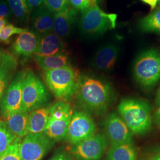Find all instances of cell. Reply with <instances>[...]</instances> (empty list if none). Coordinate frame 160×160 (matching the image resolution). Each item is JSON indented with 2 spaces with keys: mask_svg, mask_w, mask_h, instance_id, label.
Listing matches in <instances>:
<instances>
[{
  "mask_svg": "<svg viewBox=\"0 0 160 160\" xmlns=\"http://www.w3.org/2000/svg\"><path fill=\"white\" fill-rule=\"evenodd\" d=\"M78 104L84 111L97 116L105 114L114 98L112 87L108 82L92 77H81L76 94Z\"/></svg>",
  "mask_w": 160,
  "mask_h": 160,
  "instance_id": "6da1fadb",
  "label": "cell"
},
{
  "mask_svg": "<svg viewBox=\"0 0 160 160\" xmlns=\"http://www.w3.org/2000/svg\"><path fill=\"white\" fill-rule=\"evenodd\" d=\"M118 110L132 134L142 136L151 129V107L147 102L134 98H123L118 106Z\"/></svg>",
  "mask_w": 160,
  "mask_h": 160,
  "instance_id": "7a4b0ae2",
  "label": "cell"
},
{
  "mask_svg": "<svg viewBox=\"0 0 160 160\" xmlns=\"http://www.w3.org/2000/svg\"><path fill=\"white\" fill-rule=\"evenodd\" d=\"M46 86L58 100L69 102L76 96L81 76L78 69L70 67L44 71Z\"/></svg>",
  "mask_w": 160,
  "mask_h": 160,
  "instance_id": "3957f363",
  "label": "cell"
},
{
  "mask_svg": "<svg viewBox=\"0 0 160 160\" xmlns=\"http://www.w3.org/2000/svg\"><path fill=\"white\" fill-rule=\"evenodd\" d=\"M133 75L142 87H154L160 80V50L152 48L141 52L134 61Z\"/></svg>",
  "mask_w": 160,
  "mask_h": 160,
  "instance_id": "277c9868",
  "label": "cell"
},
{
  "mask_svg": "<svg viewBox=\"0 0 160 160\" xmlns=\"http://www.w3.org/2000/svg\"><path fill=\"white\" fill-rule=\"evenodd\" d=\"M118 15L104 12L97 3L81 12L79 23L80 32L87 36H98L114 29Z\"/></svg>",
  "mask_w": 160,
  "mask_h": 160,
  "instance_id": "5b68a950",
  "label": "cell"
},
{
  "mask_svg": "<svg viewBox=\"0 0 160 160\" xmlns=\"http://www.w3.org/2000/svg\"><path fill=\"white\" fill-rule=\"evenodd\" d=\"M51 100L47 87L32 69H26L22 94L23 111L30 113L36 109L46 107Z\"/></svg>",
  "mask_w": 160,
  "mask_h": 160,
  "instance_id": "8992f818",
  "label": "cell"
},
{
  "mask_svg": "<svg viewBox=\"0 0 160 160\" xmlns=\"http://www.w3.org/2000/svg\"><path fill=\"white\" fill-rule=\"evenodd\" d=\"M73 112L69 102L58 101L51 105L49 120L44 133L55 142L65 139Z\"/></svg>",
  "mask_w": 160,
  "mask_h": 160,
  "instance_id": "52a82bcc",
  "label": "cell"
},
{
  "mask_svg": "<svg viewBox=\"0 0 160 160\" xmlns=\"http://www.w3.org/2000/svg\"><path fill=\"white\" fill-rule=\"evenodd\" d=\"M44 132L29 133L21 141L18 152L21 160H42L55 145Z\"/></svg>",
  "mask_w": 160,
  "mask_h": 160,
  "instance_id": "ba28073f",
  "label": "cell"
},
{
  "mask_svg": "<svg viewBox=\"0 0 160 160\" xmlns=\"http://www.w3.org/2000/svg\"><path fill=\"white\" fill-rule=\"evenodd\" d=\"M96 125L92 116L85 111H74L69 123L66 139L72 145L94 135Z\"/></svg>",
  "mask_w": 160,
  "mask_h": 160,
  "instance_id": "9c48e42d",
  "label": "cell"
},
{
  "mask_svg": "<svg viewBox=\"0 0 160 160\" xmlns=\"http://www.w3.org/2000/svg\"><path fill=\"white\" fill-rule=\"evenodd\" d=\"M26 69L14 75L0 102V112L3 118L23 110L22 94Z\"/></svg>",
  "mask_w": 160,
  "mask_h": 160,
  "instance_id": "30bf717a",
  "label": "cell"
},
{
  "mask_svg": "<svg viewBox=\"0 0 160 160\" xmlns=\"http://www.w3.org/2000/svg\"><path fill=\"white\" fill-rule=\"evenodd\" d=\"M107 145L106 136L97 133L72 145L70 152L77 160H101Z\"/></svg>",
  "mask_w": 160,
  "mask_h": 160,
  "instance_id": "8fae6325",
  "label": "cell"
},
{
  "mask_svg": "<svg viewBox=\"0 0 160 160\" xmlns=\"http://www.w3.org/2000/svg\"><path fill=\"white\" fill-rule=\"evenodd\" d=\"M104 130L111 146L133 143V134L120 116L111 113L105 119Z\"/></svg>",
  "mask_w": 160,
  "mask_h": 160,
  "instance_id": "7c38bea8",
  "label": "cell"
},
{
  "mask_svg": "<svg viewBox=\"0 0 160 160\" xmlns=\"http://www.w3.org/2000/svg\"><path fill=\"white\" fill-rule=\"evenodd\" d=\"M120 47L115 43H108L102 46L95 53L92 63L94 68L109 72L114 69L120 57Z\"/></svg>",
  "mask_w": 160,
  "mask_h": 160,
  "instance_id": "4fadbf2b",
  "label": "cell"
},
{
  "mask_svg": "<svg viewBox=\"0 0 160 160\" xmlns=\"http://www.w3.org/2000/svg\"><path fill=\"white\" fill-rule=\"evenodd\" d=\"M18 65L16 56L8 52L0 53V102L14 78Z\"/></svg>",
  "mask_w": 160,
  "mask_h": 160,
  "instance_id": "5bb4252c",
  "label": "cell"
},
{
  "mask_svg": "<svg viewBox=\"0 0 160 160\" xmlns=\"http://www.w3.org/2000/svg\"><path fill=\"white\" fill-rule=\"evenodd\" d=\"M40 36L34 31L28 30L18 34L12 45V54L24 57L33 56L38 48Z\"/></svg>",
  "mask_w": 160,
  "mask_h": 160,
  "instance_id": "9a60e30c",
  "label": "cell"
},
{
  "mask_svg": "<svg viewBox=\"0 0 160 160\" xmlns=\"http://www.w3.org/2000/svg\"><path fill=\"white\" fill-rule=\"evenodd\" d=\"M77 16V11L70 6L63 11L54 14L53 26L54 33L61 39L67 38L71 33Z\"/></svg>",
  "mask_w": 160,
  "mask_h": 160,
  "instance_id": "2e32d148",
  "label": "cell"
},
{
  "mask_svg": "<svg viewBox=\"0 0 160 160\" xmlns=\"http://www.w3.org/2000/svg\"><path fill=\"white\" fill-rule=\"evenodd\" d=\"M65 45L62 39L50 32L40 36L39 44L33 55L48 57L63 53Z\"/></svg>",
  "mask_w": 160,
  "mask_h": 160,
  "instance_id": "e0dca14e",
  "label": "cell"
},
{
  "mask_svg": "<svg viewBox=\"0 0 160 160\" xmlns=\"http://www.w3.org/2000/svg\"><path fill=\"white\" fill-rule=\"evenodd\" d=\"M31 13V22L36 33L42 36L52 32L53 26V13L43 4L34 8Z\"/></svg>",
  "mask_w": 160,
  "mask_h": 160,
  "instance_id": "ac0fdd59",
  "label": "cell"
},
{
  "mask_svg": "<svg viewBox=\"0 0 160 160\" xmlns=\"http://www.w3.org/2000/svg\"><path fill=\"white\" fill-rule=\"evenodd\" d=\"M4 119L10 130L16 137L21 139L29 133L28 112L19 111L6 116Z\"/></svg>",
  "mask_w": 160,
  "mask_h": 160,
  "instance_id": "d6986e66",
  "label": "cell"
},
{
  "mask_svg": "<svg viewBox=\"0 0 160 160\" xmlns=\"http://www.w3.org/2000/svg\"><path fill=\"white\" fill-rule=\"evenodd\" d=\"M50 107L51 106L43 107L29 113V133L44 132L49 120Z\"/></svg>",
  "mask_w": 160,
  "mask_h": 160,
  "instance_id": "ffe728a7",
  "label": "cell"
},
{
  "mask_svg": "<svg viewBox=\"0 0 160 160\" xmlns=\"http://www.w3.org/2000/svg\"><path fill=\"white\" fill-rule=\"evenodd\" d=\"M33 58L40 68L44 71L71 66L68 55L64 52L48 57H39L33 55Z\"/></svg>",
  "mask_w": 160,
  "mask_h": 160,
  "instance_id": "44dd1931",
  "label": "cell"
},
{
  "mask_svg": "<svg viewBox=\"0 0 160 160\" xmlns=\"http://www.w3.org/2000/svg\"><path fill=\"white\" fill-rule=\"evenodd\" d=\"M137 151L133 143L113 145L109 149L106 160H136Z\"/></svg>",
  "mask_w": 160,
  "mask_h": 160,
  "instance_id": "7402d4cb",
  "label": "cell"
},
{
  "mask_svg": "<svg viewBox=\"0 0 160 160\" xmlns=\"http://www.w3.org/2000/svg\"><path fill=\"white\" fill-rule=\"evenodd\" d=\"M139 27L143 32L160 34V8L141 19Z\"/></svg>",
  "mask_w": 160,
  "mask_h": 160,
  "instance_id": "603a6c76",
  "label": "cell"
},
{
  "mask_svg": "<svg viewBox=\"0 0 160 160\" xmlns=\"http://www.w3.org/2000/svg\"><path fill=\"white\" fill-rule=\"evenodd\" d=\"M12 13L20 22H25L29 18L30 12L26 0H7Z\"/></svg>",
  "mask_w": 160,
  "mask_h": 160,
  "instance_id": "cb8c5ba5",
  "label": "cell"
},
{
  "mask_svg": "<svg viewBox=\"0 0 160 160\" xmlns=\"http://www.w3.org/2000/svg\"><path fill=\"white\" fill-rule=\"evenodd\" d=\"M16 138L10 130L5 121L0 120V158Z\"/></svg>",
  "mask_w": 160,
  "mask_h": 160,
  "instance_id": "d4e9b609",
  "label": "cell"
},
{
  "mask_svg": "<svg viewBox=\"0 0 160 160\" xmlns=\"http://www.w3.org/2000/svg\"><path fill=\"white\" fill-rule=\"evenodd\" d=\"M28 29H22L14 26L13 24L8 23L2 28L0 32V41L8 44L10 42V38L14 34H21Z\"/></svg>",
  "mask_w": 160,
  "mask_h": 160,
  "instance_id": "484cf974",
  "label": "cell"
},
{
  "mask_svg": "<svg viewBox=\"0 0 160 160\" xmlns=\"http://www.w3.org/2000/svg\"><path fill=\"white\" fill-rule=\"evenodd\" d=\"M21 141L20 138H16L8 147L4 154L1 157L0 160H21L18 152Z\"/></svg>",
  "mask_w": 160,
  "mask_h": 160,
  "instance_id": "4316f807",
  "label": "cell"
},
{
  "mask_svg": "<svg viewBox=\"0 0 160 160\" xmlns=\"http://www.w3.org/2000/svg\"><path fill=\"white\" fill-rule=\"evenodd\" d=\"M43 5L53 14L63 11L69 7L68 0H43Z\"/></svg>",
  "mask_w": 160,
  "mask_h": 160,
  "instance_id": "83f0119b",
  "label": "cell"
},
{
  "mask_svg": "<svg viewBox=\"0 0 160 160\" xmlns=\"http://www.w3.org/2000/svg\"><path fill=\"white\" fill-rule=\"evenodd\" d=\"M98 0H68L69 5L75 10L83 12L97 3Z\"/></svg>",
  "mask_w": 160,
  "mask_h": 160,
  "instance_id": "f1b7e54d",
  "label": "cell"
},
{
  "mask_svg": "<svg viewBox=\"0 0 160 160\" xmlns=\"http://www.w3.org/2000/svg\"><path fill=\"white\" fill-rule=\"evenodd\" d=\"M73 157L70 152L65 149H58L49 160H73Z\"/></svg>",
  "mask_w": 160,
  "mask_h": 160,
  "instance_id": "f546056e",
  "label": "cell"
},
{
  "mask_svg": "<svg viewBox=\"0 0 160 160\" xmlns=\"http://www.w3.org/2000/svg\"><path fill=\"white\" fill-rule=\"evenodd\" d=\"M12 14V12L6 1L0 4V18H8Z\"/></svg>",
  "mask_w": 160,
  "mask_h": 160,
  "instance_id": "4dcf8cb0",
  "label": "cell"
},
{
  "mask_svg": "<svg viewBox=\"0 0 160 160\" xmlns=\"http://www.w3.org/2000/svg\"><path fill=\"white\" fill-rule=\"evenodd\" d=\"M26 2L31 13L34 8H38L43 4V0H26Z\"/></svg>",
  "mask_w": 160,
  "mask_h": 160,
  "instance_id": "1f68e13d",
  "label": "cell"
},
{
  "mask_svg": "<svg viewBox=\"0 0 160 160\" xmlns=\"http://www.w3.org/2000/svg\"><path fill=\"white\" fill-rule=\"evenodd\" d=\"M147 160H160V147L150 155Z\"/></svg>",
  "mask_w": 160,
  "mask_h": 160,
  "instance_id": "d6a6232c",
  "label": "cell"
},
{
  "mask_svg": "<svg viewBox=\"0 0 160 160\" xmlns=\"http://www.w3.org/2000/svg\"><path fill=\"white\" fill-rule=\"evenodd\" d=\"M143 2L148 4L151 8V9H154L155 7L158 3V0H141Z\"/></svg>",
  "mask_w": 160,
  "mask_h": 160,
  "instance_id": "836d02e7",
  "label": "cell"
},
{
  "mask_svg": "<svg viewBox=\"0 0 160 160\" xmlns=\"http://www.w3.org/2000/svg\"><path fill=\"white\" fill-rule=\"evenodd\" d=\"M155 122L160 128V108L156 110L154 114Z\"/></svg>",
  "mask_w": 160,
  "mask_h": 160,
  "instance_id": "e575fe53",
  "label": "cell"
},
{
  "mask_svg": "<svg viewBox=\"0 0 160 160\" xmlns=\"http://www.w3.org/2000/svg\"><path fill=\"white\" fill-rule=\"evenodd\" d=\"M155 104L158 108H160V87L159 89L158 90V92H157V95H156Z\"/></svg>",
  "mask_w": 160,
  "mask_h": 160,
  "instance_id": "d590c367",
  "label": "cell"
},
{
  "mask_svg": "<svg viewBox=\"0 0 160 160\" xmlns=\"http://www.w3.org/2000/svg\"><path fill=\"white\" fill-rule=\"evenodd\" d=\"M7 23V20L6 18H0V32L2 28L6 26Z\"/></svg>",
  "mask_w": 160,
  "mask_h": 160,
  "instance_id": "8d00e7d4",
  "label": "cell"
},
{
  "mask_svg": "<svg viewBox=\"0 0 160 160\" xmlns=\"http://www.w3.org/2000/svg\"><path fill=\"white\" fill-rule=\"evenodd\" d=\"M4 1H5V0H0V4H1V2H2Z\"/></svg>",
  "mask_w": 160,
  "mask_h": 160,
  "instance_id": "74e56055",
  "label": "cell"
},
{
  "mask_svg": "<svg viewBox=\"0 0 160 160\" xmlns=\"http://www.w3.org/2000/svg\"><path fill=\"white\" fill-rule=\"evenodd\" d=\"M158 4L160 6V0H158Z\"/></svg>",
  "mask_w": 160,
  "mask_h": 160,
  "instance_id": "f35d334b",
  "label": "cell"
},
{
  "mask_svg": "<svg viewBox=\"0 0 160 160\" xmlns=\"http://www.w3.org/2000/svg\"><path fill=\"white\" fill-rule=\"evenodd\" d=\"M1 50H0V53H1Z\"/></svg>",
  "mask_w": 160,
  "mask_h": 160,
  "instance_id": "ab89813d",
  "label": "cell"
}]
</instances>
